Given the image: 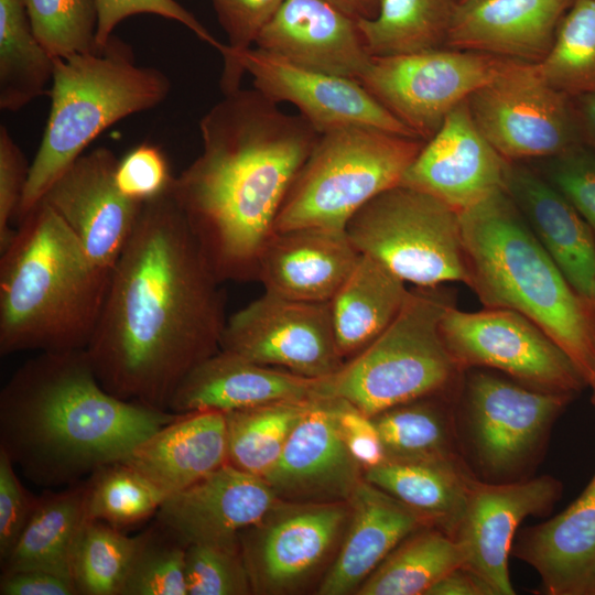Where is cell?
I'll list each match as a JSON object with an SVG mask.
<instances>
[{"label":"cell","instance_id":"6da1fadb","mask_svg":"<svg viewBox=\"0 0 595 595\" xmlns=\"http://www.w3.org/2000/svg\"><path fill=\"white\" fill-rule=\"evenodd\" d=\"M169 188L143 203L86 351L111 394L170 411L184 377L220 349L225 298Z\"/></svg>","mask_w":595,"mask_h":595},{"label":"cell","instance_id":"7a4b0ae2","mask_svg":"<svg viewBox=\"0 0 595 595\" xmlns=\"http://www.w3.org/2000/svg\"><path fill=\"white\" fill-rule=\"evenodd\" d=\"M202 153L170 192L216 275L256 279L257 260L320 133L256 88L226 94L199 120Z\"/></svg>","mask_w":595,"mask_h":595},{"label":"cell","instance_id":"3957f363","mask_svg":"<svg viewBox=\"0 0 595 595\" xmlns=\"http://www.w3.org/2000/svg\"><path fill=\"white\" fill-rule=\"evenodd\" d=\"M180 415L108 392L86 348L41 351L0 392V450L35 485L71 486Z\"/></svg>","mask_w":595,"mask_h":595},{"label":"cell","instance_id":"277c9868","mask_svg":"<svg viewBox=\"0 0 595 595\" xmlns=\"http://www.w3.org/2000/svg\"><path fill=\"white\" fill-rule=\"evenodd\" d=\"M0 353L88 346L110 274L98 270L44 201L0 250Z\"/></svg>","mask_w":595,"mask_h":595},{"label":"cell","instance_id":"5b68a950","mask_svg":"<svg viewBox=\"0 0 595 595\" xmlns=\"http://www.w3.org/2000/svg\"><path fill=\"white\" fill-rule=\"evenodd\" d=\"M467 285L485 307L531 320L573 360L591 386L595 309L538 241L506 190L459 213Z\"/></svg>","mask_w":595,"mask_h":595},{"label":"cell","instance_id":"8992f818","mask_svg":"<svg viewBox=\"0 0 595 595\" xmlns=\"http://www.w3.org/2000/svg\"><path fill=\"white\" fill-rule=\"evenodd\" d=\"M169 77L138 65L131 46L112 35L99 50L55 58L47 123L30 166L18 220L104 130L165 100Z\"/></svg>","mask_w":595,"mask_h":595},{"label":"cell","instance_id":"52a82bcc","mask_svg":"<svg viewBox=\"0 0 595 595\" xmlns=\"http://www.w3.org/2000/svg\"><path fill=\"white\" fill-rule=\"evenodd\" d=\"M454 295L418 286L392 323L333 375L322 378L318 398H342L368 416L446 390L462 370L440 331Z\"/></svg>","mask_w":595,"mask_h":595},{"label":"cell","instance_id":"ba28073f","mask_svg":"<svg viewBox=\"0 0 595 595\" xmlns=\"http://www.w3.org/2000/svg\"><path fill=\"white\" fill-rule=\"evenodd\" d=\"M424 140L367 127L321 133L298 172L273 231L345 229L366 203L401 180Z\"/></svg>","mask_w":595,"mask_h":595},{"label":"cell","instance_id":"9c48e42d","mask_svg":"<svg viewBox=\"0 0 595 595\" xmlns=\"http://www.w3.org/2000/svg\"><path fill=\"white\" fill-rule=\"evenodd\" d=\"M345 231L359 253L404 282L467 283L459 214L428 193L392 186L358 209Z\"/></svg>","mask_w":595,"mask_h":595},{"label":"cell","instance_id":"30bf717a","mask_svg":"<svg viewBox=\"0 0 595 595\" xmlns=\"http://www.w3.org/2000/svg\"><path fill=\"white\" fill-rule=\"evenodd\" d=\"M511 62L451 47L371 56L359 82L392 116L428 141L457 105Z\"/></svg>","mask_w":595,"mask_h":595},{"label":"cell","instance_id":"8fae6325","mask_svg":"<svg viewBox=\"0 0 595 595\" xmlns=\"http://www.w3.org/2000/svg\"><path fill=\"white\" fill-rule=\"evenodd\" d=\"M440 331L462 370L496 369L524 386L573 396L587 386L569 355L516 311L485 307L465 312L453 304L444 312Z\"/></svg>","mask_w":595,"mask_h":595},{"label":"cell","instance_id":"7c38bea8","mask_svg":"<svg viewBox=\"0 0 595 595\" xmlns=\"http://www.w3.org/2000/svg\"><path fill=\"white\" fill-rule=\"evenodd\" d=\"M467 102L479 131L509 162L552 158L583 143L571 97L536 63L512 61Z\"/></svg>","mask_w":595,"mask_h":595},{"label":"cell","instance_id":"4fadbf2b","mask_svg":"<svg viewBox=\"0 0 595 595\" xmlns=\"http://www.w3.org/2000/svg\"><path fill=\"white\" fill-rule=\"evenodd\" d=\"M349 516L348 501L278 498L239 533L252 593L289 594L305 586L344 536Z\"/></svg>","mask_w":595,"mask_h":595},{"label":"cell","instance_id":"5bb4252c","mask_svg":"<svg viewBox=\"0 0 595 595\" xmlns=\"http://www.w3.org/2000/svg\"><path fill=\"white\" fill-rule=\"evenodd\" d=\"M245 74L251 75L253 87L270 100L294 105L320 134L367 126L416 137L356 79L303 68L250 47L224 61V95L239 89Z\"/></svg>","mask_w":595,"mask_h":595},{"label":"cell","instance_id":"9a60e30c","mask_svg":"<svg viewBox=\"0 0 595 595\" xmlns=\"http://www.w3.org/2000/svg\"><path fill=\"white\" fill-rule=\"evenodd\" d=\"M220 349L251 361L321 379L344 364L329 302H302L266 293L226 322Z\"/></svg>","mask_w":595,"mask_h":595},{"label":"cell","instance_id":"2e32d148","mask_svg":"<svg viewBox=\"0 0 595 595\" xmlns=\"http://www.w3.org/2000/svg\"><path fill=\"white\" fill-rule=\"evenodd\" d=\"M465 394L476 454L493 475H507L523 466L573 397L483 370L469 374Z\"/></svg>","mask_w":595,"mask_h":595},{"label":"cell","instance_id":"e0dca14e","mask_svg":"<svg viewBox=\"0 0 595 595\" xmlns=\"http://www.w3.org/2000/svg\"><path fill=\"white\" fill-rule=\"evenodd\" d=\"M118 162L106 147L83 153L42 198L74 232L93 264L107 274L128 244L143 205L118 188Z\"/></svg>","mask_w":595,"mask_h":595},{"label":"cell","instance_id":"ac0fdd59","mask_svg":"<svg viewBox=\"0 0 595 595\" xmlns=\"http://www.w3.org/2000/svg\"><path fill=\"white\" fill-rule=\"evenodd\" d=\"M562 485L551 476L523 482L487 484L475 480L453 532L463 552V566L494 595H512L508 559L520 523L549 510Z\"/></svg>","mask_w":595,"mask_h":595},{"label":"cell","instance_id":"d6986e66","mask_svg":"<svg viewBox=\"0 0 595 595\" xmlns=\"http://www.w3.org/2000/svg\"><path fill=\"white\" fill-rule=\"evenodd\" d=\"M508 162L479 131L466 99L424 142L400 184L428 193L459 214L505 190Z\"/></svg>","mask_w":595,"mask_h":595},{"label":"cell","instance_id":"ffe728a7","mask_svg":"<svg viewBox=\"0 0 595 595\" xmlns=\"http://www.w3.org/2000/svg\"><path fill=\"white\" fill-rule=\"evenodd\" d=\"M278 497L268 482L226 463L191 486L167 496L155 520L185 544L239 542Z\"/></svg>","mask_w":595,"mask_h":595},{"label":"cell","instance_id":"44dd1931","mask_svg":"<svg viewBox=\"0 0 595 595\" xmlns=\"http://www.w3.org/2000/svg\"><path fill=\"white\" fill-rule=\"evenodd\" d=\"M361 468L338 432L329 399L314 398L263 478L280 499L348 501Z\"/></svg>","mask_w":595,"mask_h":595},{"label":"cell","instance_id":"7402d4cb","mask_svg":"<svg viewBox=\"0 0 595 595\" xmlns=\"http://www.w3.org/2000/svg\"><path fill=\"white\" fill-rule=\"evenodd\" d=\"M255 45L296 66L358 82L371 61L358 22L325 0H286Z\"/></svg>","mask_w":595,"mask_h":595},{"label":"cell","instance_id":"603a6c76","mask_svg":"<svg viewBox=\"0 0 595 595\" xmlns=\"http://www.w3.org/2000/svg\"><path fill=\"white\" fill-rule=\"evenodd\" d=\"M359 257L345 229L310 226L273 231L258 257L256 279L275 296L329 302Z\"/></svg>","mask_w":595,"mask_h":595},{"label":"cell","instance_id":"cb8c5ba5","mask_svg":"<svg viewBox=\"0 0 595 595\" xmlns=\"http://www.w3.org/2000/svg\"><path fill=\"white\" fill-rule=\"evenodd\" d=\"M573 0H459L445 47L539 63Z\"/></svg>","mask_w":595,"mask_h":595},{"label":"cell","instance_id":"d4e9b609","mask_svg":"<svg viewBox=\"0 0 595 595\" xmlns=\"http://www.w3.org/2000/svg\"><path fill=\"white\" fill-rule=\"evenodd\" d=\"M321 379L260 365L219 349L184 377L169 410L174 413L208 410L226 413L277 401L318 398Z\"/></svg>","mask_w":595,"mask_h":595},{"label":"cell","instance_id":"484cf974","mask_svg":"<svg viewBox=\"0 0 595 595\" xmlns=\"http://www.w3.org/2000/svg\"><path fill=\"white\" fill-rule=\"evenodd\" d=\"M505 190L571 285L592 300L595 236L573 205L541 174L508 162Z\"/></svg>","mask_w":595,"mask_h":595},{"label":"cell","instance_id":"4316f807","mask_svg":"<svg viewBox=\"0 0 595 595\" xmlns=\"http://www.w3.org/2000/svg\"><path fill=\"white\" fill-rule=\"evenodd\" d=\"M350 516L343 542L323 577L318 594L357 591L381 562L428 521L365 478L348 500Z\"/></svg>","mask_w":595,"mask_h":595},{"label":"cell","instance_id":"83f0119b","mask_svg":"<svg viewBox=\"0 0 595 595\" xmlns=\"http://www.w3.org/2000/svg\"><path fill=\"white\" fill-rule=\"evenodd\" d=\"M511 554L539 573L550 595H595V474L562 512L522 530Z\"/></svg>","mask_w":595,"mask_h":595},{"label":"cell","instance_id":"f1b7e54d","mask_svg":"<svg viewBox=\"0 0 595 595\" xmlns=\"http://www.w3.org/2000/svg\"><path fill=\"white\" fill-rule=\"evenodd\" d=\"M121 462L166 498L228 463L225 413H181L139 443Z\"/></svg>","mask_w":595,"mask_h":595},{"label":"cell","instance_id":"f546056e","mask_svg":"<svg viewBox=\"0 0 595 595\" xmlns=\"http://www.w3.org/2000/svg\"><path fill=\"white\" fill-rule=\"evenodd\" d=\"M365 479L453 536L475 483L457 456L386 458L365 470Z\"/></svg>","mask_w":595,"mask_h":595},{"label":"cell","instance_id":"4dcf8cb0","mask_svg":"<svg viewBox=\"0 0 595 595\" xmlns=\"http://www.w3.org/2000/svg\"><path fill=\"white\" fill-rule=\"evenodd\" d=\"M409 292L398 275L360 253L329 301L335 340L343 359L357 355L392 323Z\"/></svg>","mask_w":595,"mask_h":595},{"label":"cell","instance_id":"1f68e13d","mask_svg":"<svg viewBox=\"0 0 595 595\" xmlns=\"http://www.w3.org/2000/svg\"><path fill=\"white\" fill-rule=\"evenodd\" d=\"M87 520L86 478L43 493L12 552L1 561V573L40 569L72 578L74 548Z\"/></svg>","mask_w":595,"mask_h":595},{"label":"cell","instance_id":"d6a6232c","mask_svg":"<svg viewBox=\"0 0 595 595\" xmlns=\"http://www.w3.org/2000/svg\"><path fill=\"white\" fill-rule=\"evenodd\" d=\"M55 57L36 37L22 0H0V109L18 111L47 91Z\"/></svg>","mask_w":595,"mask_h":595},{"label":"cell","instance_id":"836d02e7","mask_svg":"<svg viewBox=\"0 0 595 595\" xmlns=\"http://www.w3.org/2000/svg\"><path fill=\"white\" fill-rule=\"evenodd\" d=\"M463 563V552L453 536L441 529L423 531L400 543L356 593L426 595L437 581Z\"/></svg>","mask_w":595,"mask_h":595},{"label":"cell","instance_id":"e575fe53","mask_svg":"<svg viewBox=\"0 0 595 595\" xmlns=\"http://www.w3.org/2000/svg\"><path fill=\"white\" fill-rule=\"evenodd\" d=\"M458 0H383L378 15L358 22L371 56L445 47Z\"/></svg>","mask_w":595,"mask_h":595},{"label":"cell","instance_id":"d590c367","mask_svg":"<svg viewBox=\"0 0 595 595\" xmlns=\"http://www.w3.org/2000/svg\"><path fill=\"white\" fill-rule=\"evenodd\" d=\"M313 399L277 401L226 412L228 463L263 478Z\"/></svg>","mask_w":595,"mask_h":595},{"label":"cell","instance_id":"8d00e7d4","mask_svg":"<svg viewBox=\"0 0 595 595\" xmlns=\"http://www.w3.org/2000/svg\"><path fill=\"white\" fill-rule=\"evenodd\" d=\"M536 64L542 77L569 97L595 90V0H573L551 48Z\"/></svg>","mask_w":595,"mask_h":595},{"label":"cell","instance_id":"74e56055","mask_svg":"<svg viewBox=\"0 0 595 595\" xmlns=\"http://www.w3.org/2000/svg\"><path fill=\"white\" fill-rule=\"evenodd\" d=\"M425 398L396 405L374 416L387 458L454 457L443 411Z\"/></svg>","mask_w":595,"mask_h":595},{"label":"cell","instance_id":"f35d334b","mask_svg":"<svg viewBox=\"0 0 595 595\" xmlns=\"http://www.w3.org/2000/svg\"><path fill=\"white\" fill-rule=\"evenodd\" d=\"M136 537L104 521L88 519L72 556V578L77 595H120Z\"/></svg>","mask_w":595,"mask_h":595},{"label":"cell","instance_id":"ab89813d","mask_svg":"<svg viewBox=\"0 0 595 595\" xmlns=\"http://www.w3.org/2000/svg\"><path fill=\"white\" fill-rule=\"evenodd\" d=\"M86 482L88 519L104 521L122 531L155 517L165 499L122 462L98 468Z\"/></svg>","mask_w":595,"mask_h":595},{"label":"cell","instance_id":"60d3db41","mask_svg":"<svg viewBox=\"0 0 595 595\" xmlns=\"http://www.w3.org/2000/svg\"><path fill=\"white\" fill-rule=\"evenodd\" d=\"M187 544L155 520L136 536V545L120 595H187Z\"/></svg>","mask_w":595,"mask_h":595},{"label":"cell","instance_id":"b9f144b4","mask_svg":"<svg viewBox=\"0 0 595 595\" xmlns=\"http://www.w3.org/2000/svg\"><path fill=\"white\" fill-rule=\"evenodd\" d=\"M32 29L55 57L99 50L95 0H22Z\"/></svg>","mask_w":595,"mask_h":595},{"label":"cell","instance_id":"7bdbcfd3","mask_svg":"<svg viewBox=\"0 0 595 595\" xmlns=\"http://www.w3.org/2000/svg\"><path fill=\"white\" fill-rule=\"evenodd\" d=\"M187 595L252 593L239 542L191 543L185 554Z\"/></svg>","mask_w":595,"mask_h":595},{"label":"cell","instance_id":"ee69618b","mask_svg":"<svg viewBox=\"0 0 595 595\" xmlns=\"http://www.w3.org/2000/svg\"><path fill=\"white\" fill-rule=\"evenodd\" d=\"M545 160L541 174L573 205L595 236V151L581 143Z\"/></svg>","mask_w":595,"mask_h":595},{"label":"cell","instance_id":"f6af8a7d","mask_svg":"<svg viewBox=\"0 0 595 595\" xmlns=\"http://www.w3.org/2000/svg\"><path fill=\"white\" fill-rule=\"evenodd\" d=\"M97 9L96 43L102 48L113 35L115 28L126 18L136 14H155L174 20L190 31L201 41H204L221 51L225 44L216 40L209 31L182 4L175 0H95Z\"/></svg>","mask_w":595,"mask_h":595},{"label":"cell","instance_id":"bcb514c9","mask_svg":"<svg viewBox=\"0 0 595 595\" xmlns=\"http://www.w3.org/2000/svg\"><path fill=\"white\" fill-rule=\"evenodd\" d=\"M286 0H212L219 24L228 37L220 51L223 60L256 43L261 31Z\"/></svg>","mask_w":595,"mask_h":595},{"label":"cell","instance_id":"7dc6e473","mask_svg":"<svg viewBox=\"0 0 595 595\" xmlns=\"http://www.w3.org/2000/svg\"><path fill=\"white\" fill-rule=\"evenodd\" d=\"M172 178L165 154L158 145L149 143H142L128 152L119 160L116 170V183L120 192L140 203L164 193Z\"/></svg>","mask_w":595,"mask_h":595},{"label":"cell","instance_id":"c3c4849f","mask_svg":"<svg viewBox=\"0 0 595 595\" xmlns=\"http://www.w3.org/2000/svg\"><path fill=\"white\" fill-rule=\"evenodd\" d=\"M39 496L32 495L20 482L14 464L0 450V560L12 552L28 524Z\"/></svg>","mask_w":595,"mask_h":595},{"label":"cell","instance_id":"681fc988","mask_svg":"<svg viewBox=\"0 0 595 595\" xmlns=\"http://www.w3.org/2000/svg\"><path fill=\"white\" fill-rule=\"evenodd\" d=\"M31 164L7 127H0V250L11 240L15 230L10 221L18 216L29 178Z\"/></svg>","mask_w":595,"mask_h":595},{"label":"cell","instance_id":"f907efd6","mask_svg":"<svg viewBox=\"0 0 595 595\" xmlns=\"http://www.w3.org/2000/svg\"><path fill=\"white\" fill-rule=\"evenodd\" d=\"M338 432L353 457L365 469L381 464L386 452L371 416L342 398H328Z\"/></svg>","mask_w":595,"mask_h":595},{"label":"cell","instance_id":"816d5d0a","mask_svg":"<svg viewBox=\"0 0 595 595\" xmlns=\"http://www.w3.org/2000/svg\"><path fill=\"white\" fill-rule=\"evenodd\" d=\"M1 595H77L72 578L61 574L29 569L1 573Z\"/></svg>","mask_w":595,"mask_h":595},{"label":"cell","instance_id":"f5cc1de1","mask_svg":"<svg viewBox=\"0 0 595 595\" xmlns=\"http://www.w3.org/2000/svg\"><path fill=\"white\" fill-rule=\"evenodd\" d=\"M426 595H494V593L478 576L464 566H458L437 581Z\"/></svg>","mask_w":595,"mask_h":595},{"label":"cell","instance_id":"db71d44e","mask_svg":"<svg viewBox=\"0 0 595 595\" xmlns=\"http://www.w3.org/2000/svg\"><path fill=\"white\" fill-rule=\"evenodd\" d=\"M582 142L595 151V90L571 97Z\"/></svg>","mask_w":595,"mask_h":595},{"label":"cell","instance_id":"11a10c76","mask_svg":"<svg viewBox=\"0 0 595 595\" xmlns=\"http://www.w3.org/2000/svg\"><path fill=\"white\" fill-rule=\"evenodd\" d=\"M350 19L360 21L374 20L383 0H325Z\"/></svg>","mask_w":595,"mask_h":595},{"label":"cell","instance_id":"9f6ffc18","mask_svg":"<svg viewBox=\"0 0 595 595\" xmlns=\"http://www.w3.org/2000/svg\"><path fill=\"white\" fill-rule=\"evenodd\" d=\"M592 301H593V305H594V309H595V284H594V288H593V292H592ZM592 388V404H593V408H594V411H595V375H594V378H593V381L589 386Z\"/></svg>","mask_w":595,"mask_h":595},{"label":"cell","instance_id":"6f0895ef","mask_svg":"<svg viewBox=\"0 0 595 595\" xmlns=\"http://www.w3.org/2000/svg\"><path fill=\"white\" fill-rule=\"evenodd\" d=\"M459 1V0H458Z\"/></svg>","mask_w":595,"mask_h":595}]
</instances>
